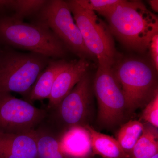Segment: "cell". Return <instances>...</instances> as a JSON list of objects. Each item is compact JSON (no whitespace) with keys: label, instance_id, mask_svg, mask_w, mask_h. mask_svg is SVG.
<instances>
[{"label":"cell","instance_id":"18","mask_svg":"<svg viewBox=\"0 0 158 158\" xmlns=\"http://www.w3.org/2000/svg\"><path fill=\"white\" fill-rule=\"evenodd\" d=\"M47 2L46 0H14L13 13L10 15L23 20L25 18L37 15Z\"/></svg>","mask_w":158,"mask_h":158},{"label":"cell","instance_id":"17","mask_svg":"<svg viewBox=\"0 0 158 158\" xmlns=\"http://www.w3.org/2000/svg\"><path fill=\"white\" fill-rule=\"evenodd\" d=\"M144 127V125L140 121L130 120L123 125L118 131L117 141L122 148L129 155L141 136Z\"/></svg>","mask_w":158,"mask_h":158},{"label":"cell","instance_id":"2","mask_svg":"<svg viewBox=\"0 0 158 158\" xmlns=\"http://www.w3.org/2000/svg\"><path fill=\"white\" fill-rule=\"evenodd\" d=\"M0 43L50 59L61 58L66 53L63 44L46 26L36 21L24 22L10 15L0 16Z\"/></svg>","mask_w":158,"mask_h":158},{"label":"cell","instance_id":"25","mask_svg":"<svg viewBox=\"0 0 158 158\" xmlns=\"http://www.w3.org/2000/svg\"><path fill=\"white\" fill-rule=\"evenodd\" d=\"M89 158V156L87 157H85V158Z\"/></svg>","mask_w":158,"mask_h":158},{"label":"cell","instance_id":"8","mask_svg":"<svg viewBox=\"0 0 158 158\" xmlns=\"http://www.w3.org/2000/svg\"><path fill=\"white\" fill-rule=\"evenodd\" d=\"M48 115V111L36 107L11 93H0V132L17 134L33 131Z\"/></svg>","mask_w":158,"mask_h":158},{"label":"cell","instance_id":"11","mask_svg":"<svg viewBox=\"0 0 158 158\" xmlns=\"http://www.w3.org/2000/svg\"><path fill=\"white\" fill-rule=\"evenodd\" d=\"M0 158H37L34 130L17 134L0 132Z\"/></svg>","mask_w":158,"mask_h":158},{"label":"cell","instance_id":"12","mask_svg":"<svg viewBox=\"0 0 158 158\" xmlns=\"http://www.w3.org/2000/svg\"><path fill=\"white\" fill-rule=\"evenodd\" d=\"M37 144V158H69L62 150V135L57 133L56 127L46 118L34 130Z\"/></svg>","mask_w":158,"mask_h":158},{"label":"cell","instance_id":"1","mask_svg":"<svg viewBox=\"0 0 158 158\" xmlns=\"http://www.w3.org/2000/svg\"><path fill=\"white\" fill-rule=\"evenodd\" d=\"M103 16L112 35L133 50L145 52L152 37L158 33L157 17L140 1L122 0Z\"/></svg>","mask_w":158,"mask_h":158},{"label":"cell","instance_id":"7","mask_svg":"<svg viewBox=\"0 0 158 158\" xmlns=\"http://www.w3.org/2000/svg\"><path fill=\"white\" fill-rule=\"evenodd\" d=\"M101 124L112 127L120 123L128 111L126 98L113 67L98 65L94 81Z\"/></svg>","mask_w":158,"mask_h":158},{"label":"cell","instance_id":"13","mask_svg":"<svg viewBox=\"0 0 158 158\" xmlns=\"http://www.w3.org/2000/svg\"><path fill=\"white\" fill-rule=\"evenodd\" d=\"M68 63L63 59H51L31 88L27 98V101L32 103L36 101L48 99L57 75Z\"/></svg>","mask_w":158,"mask_h":158},{"label":"cell","instance_id":"23","mask_svg":"<svg viewBox=\"0 0 158 158\" xmlns=\"http://www.w3.org/2000/svg\"><path fill=\"white\" fill-rule=\"evenodd\" d=\"M150 4L153 10L156 12L158 11V1L157 0H152L149 1Z\"/></svg>","mask_w":158,"mask_h":158},{"label":"cell","instance_id":"20","mask_svg":"<svg viewBox=\"0 0 158 158\" xmlns=\"http://www.w3.org/2000/svg\"><path fill=\"white\" fill-rule=\"evenodd\" d=\"M142 118L151 125L157 129L158 127V92L145 106Z\"/></svg>","mask_w":158,"mask_h":158},{"label":"cell","instance_id":"22","mask_svg":"<svg viewBox=\"0 0 158 158\" xmlns=\"http://www.w3.org/2000/svg\"><path fill=\"white\" fill-rule=\"evenodd\" d=\"M14 0H0V16L6 15V12H13Z\"/></svg>","mask_w":158,"mask_h":158},{"label":"cell","instance_id":"16","mask_svg":"<svg viewBox=\"0 0 158 158\" xmlns=\"http://www.w3.org/2000/svg\"><path fill=\"white\" fill-rule=\"evenodd\" d=\"M158 132L152 125H144L140 138L130 154V158H149L158 154Z\"/></svg>","mask_w":158,"mask_h":158},{"label":"cell","instance_id":"19","mask_svg":"<svg viewBox=\"0 0 158 158\" xmlns=\"http://www.w3.org/2000/svg\"><path fill=\"white\" fill-rule=\"evenodd\" d=\"M77 3L82 8L96 11L100 14L103 15L110 12L122 0H76Z\"/></svg>","mask_w":158,"mask_h":158},{"label":"cell","instance_id":"9","mask_svg":"<svg viewBox=\"0 0 158 158\" xmlns=\"http://www.w3.org/2000/svg\"><path fill=\"white\" fill-rule=\"evenodd\" d=\"M91 98V83L87 73L56 108L47 110L56 112L48 111V118L55 125L66 127V131L75 127L84 126Z\"/></svg>","mask_w":158,"mask_h":158},{"label":"cell","instance_id":"15","mask_svg":"<svg viewBox=\"0 0 158 158\" xmlns=\"http://www.w3.org/2000/svg\"><path fill=\"white\" fill-rule=\"evenodd\" d=\"M84 127L90 135L91 151L104 158H130L128 154L122 148L116 139L102 134L89 125Z\"/></svg>","mask_w":158,"mask_h":158},{"label":"cell","instance_id":"24","mask_svg":"<svg viewBox=\"0 0 158 158\" xmlns=\"http://www.w3.org/2000/svg\"><path fill=\"white\" fill-rule=\"evenodd\" d=\"M149 158H158V154H157L156 155L153 156L152 157Z\"/></svg>","mask_w":158,"mask_h":158},{"label":"cell","instance_id":"4","mask_svg":"<svg viewBox=\"0 0 158 158\" xmlns=\"http://www.w3.org/2000/svg\"><path fill=\"white\" fill-rule=\"evenodd\" d=\"M113 69L126 98L129 112L145 106L158 91L157 70L144 60H118Z\"/></svg>","mask_w":158,"mask_h":158},{"label":"cell","instance_id":"14","mask_svg":"<svg viewBox=\"0 0 158 158\" xmlns=\"http://www.w3.org/2000/svg\"><path fill=\"white\" fill-rule=\"evenodd\" d=\"M63 151L69 158H84L91 152L90 135L84 126L71 128L65 132L61 139Z\"/></svg>","mask_w":158,"mask_h":158},{"label":"cell","instance_id":"21","mask_svg":"<svg viewBox=\"0 0 158 158\" xmlns=\"http://www.w3.org/2000/svg\"><path fill=\"white\" fill-rule=\"evenodd\" d=\"M148 49L152 59V64L157 71L158 69V33L156 34L151 40Z\"/></svg>","mask_w":158,"mask_h":158},{"label":"cell","instance_id":"10","mask_svg":"<svg viewBox=\"0 0 158 158\" xmlns=\"http://www.w3.org/2000/svg\"><path fill=\"white\" fill-rule=\"evenodd\" d=\"M89 67V62L86 59L69 62L55 80L47 110H52L60 103L87 73Z\"/></svg>","mask_w":158,"mask_h":158},{"label":"cell","instance_id":"3","mask_svg":"<svg viewBox=\"0 0 158 158\" xmlns=\"http://www.w3.org/2000/svg\"><path fill=\"white\" fill-rule=\"evenodd\" d=\"M51 59L34 52L6 48L0 52V93L16 92L27 98Z\"/></svg>","mask_w":158,"mask_h":158},{"label":"cell","instance_id":"6","mask_svg":"<svg viewBox=\"0 0 158 158\" xmlns=\"http://www.w3.org/2000/svg\"><path fill=\"white\" fill-rule=\"evenodd\" d=\"M37 18L35 21L49 29L65 47L80 59L94 57L85 47L66 1H48L37 14Z\"/></svg>","mask_w":158,"mask_h":158},{"label":"cell","instance_id":"5","mask_svg":"<svg viewBox=\"0 0 158 158\" xmlns=\"http://www.w3.org/2000/svg\"><path fill=\"white\" fill-rule=\"evenodd\" d=\"M66 2L86 48L97 59L98 65L113 67L118 56L108 26L94 11L82 8L76 0Z\"/></svg>","mask_w":158,"mask_h":158}]
</instances>
